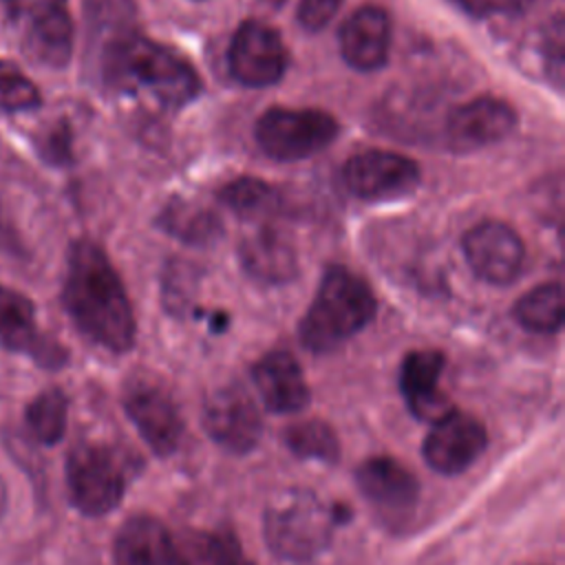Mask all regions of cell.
Returning <instances> with one entry per match:
<instances>
[{
    "label": "cell",
    "instance_id": "1",
    "mask_svg": "<svg viewBox=\"0 0 565 565\" xmlns=\"http://www.w3.org/2000/svg\"><path fill=\"white\" fill-rule=\"evenodd\" d=\"M62 302L90 342L113 353L135 344L137 322L124 282L106 252L88 238L75 241L68 249Z\"/></svg>",
    "mask_w": 565,
    "mask_h": 565
},
{
    "label": "cell",
    "instance_id": "2",
    "mask_svg": "<svg viewBox=\"0 0 565 565\" xmlns=\"http://www.w3.org/2000/svg\"><path fill=\"white\" fill-rule=\"evenodd\" d=\"M99 82L115 93L148 97L161 108L179 110L201 90L190 62L174 49L159 44L137 29L119 33L93 49Z\"/></svg>",
    "mask_w": 565,
    "mask_h": 565
},
{
    "label": "cell",
    "instance_id": "3",
    "mask_svg": "<svg viewBox=\"0 0 565 565\" xmlns=\"http://www.w3.org/2000/svg\"><path fill=\"white\" fill-rule=\"evenodd\" d=\"M375 296L364 278L342 265L324 271L298 324V338L313 353H329L360 333L375 316Z\"/></svg>",
    "mask_w": 565,
    "mask_h": 565
},
{
    "label": "cell",
    "instance_id": "4",
    "mask_svg": "<svg viewBox=\"0 0 565 565\" xmlns=\"http://www.w3.org/2000/svg\"><path fill=\"white\" fill-rule=\"evenodd\" d=\"M335 527L331 505L305 488L278 492L263 512L265 543L278 558L291 563L316 561L331 545Z\"/></svg>",
    "mask_w": 565,
    "mask_h": 565
},
{
    "label": "cell",
    "instance_id": "5",
    "mask_svg": "<svg viewBox=\"0 0 565 565\" xmlns=\"http://www.w3.org/2000/svg\"><path fill=\"white\" fill-rule=\"evenodd\" d=\"M68 499L86 516L113 512L126 490V461L119 450L99 441H79L66 457Z\"/></svg>",
    "mask_w": 565,
    "mask_h": 565
},
{
    "label": "cell",
    "instance_id": "6",
    "mask_svg": "<svg viewBox=\"0 0 565 565\" xmlns=\"http://www.w3.org/2000/svg\"><path fill=\"white\" fill-rule=\"evenodd\" d=\"M254 137L267 157L298 161L324 150L338 137V124L318 108L276 106L258 117Z\"/></svg>",
    "mask_w": 565,
    "mask_h": 565
},
{
    "label": "cell",
    "instance_id": "7",
    "mask_svg": "<svg viewBox=\"0 0 565 565\" xmlns=\"http://www.w3.org/2000/svg\"><path fill=\"white\" fill-rule=\"evenodd\" d=\"M124 411L154 455H172L183 437V417L172 393L154 377L137 375L124 388Z\"/></svg>",
    "mask_w": 565,
    "mask_h": 565
},
{
    "label": "cell",
    "instance_id": "8",
    "mask_svg": "<svg viewBox=\"0 0 565 565\" xmlns=\"http://www.w3.org/2000/svg\"><path fill=\"white\" fill-rule=\"evenodd\" d=\"M287 46L282 38L260 20H245L232 35L227 68L232 77L249 88L276 84L287 71Z\"/></svg>",
    "mask_w": 565,
    "mask_h": 565
},
{
    "label": "cell",
    "instance_id": "9",
    "mask_svg": "<svg viewBox=\"0 0 565 565\" xmlns=\"http://www.w3.org/2000/svg\"><path fill=\"white\" fill-rule=\"evenodd\" d=\"M355 483L366 503L391 527L404 525L417 508L419 481L393 457L380 455L364 459L355 470Z\"/></svg>",
    "mask_w": 565,
    "mask_h": 565
},
{
    "label": "cell",
    "instance_id": "10",
    "mask_svg": "<svg viewBox=\"0 0 565 565\" xmlns=\"http://www.w3.org/2000/svg\"><path fill=\"white\" fill-rule=\"evenodd\" d=\"M349 192L364 201H393L419 185V168L413 159L388 150H364L353 154L344 170Z\"/></svg>",
    "mask_w": 565,
    "mask_h": 565
},
{
    "label": "cell",
    "instance_id": "11",
    "mask_svg": "<svg viewBox=\"0 0 565 565\" xmlns=\"http://www.w3.org/2000/svg\"><path fill=\"white\" fill-rule=\"evenodd\" d=\"M201 424L212 441L236 455L254 450L263 435L260 411L241 386L214 391L203 406Z\"/></svg>",
    "mask_w": 565,
    "mask_h": 565
},
{
    "label": "cell",
    "instance_id": "12",
    "mask_svg": "<svg viewBox=\"0 0 565 565\" xmlns=\"http://www.w3.org/2000/svg\"><path fill=\"white\" fill-rule=\"evenodd\" d=\"M486 446L488 433L483 424L452 408L448 415L433 422L422 444V455L435 472L455 477L466 472L481 457Z\"/></svg>",
    "mask_w": 565,
    "mask_h": 565
},
{
    "label": "cell",
    "instance_id": "13",
    "mask_svg": "<svg viewBox=\"0 0 565 565\" xmlns=\"http://www.w3.org/2000/svg\"><path fill=\"white\" fill-rule=\"evenodd\" d=\"M461 245L470 269L490 285H510L523 267V241L501 221H483L470 227Z\"/></svg>",
    "mask_w": 565,
    "mask_h": 565
},
{
    "label": "cell",
    "instance_id": "14",
    "mask_svg": "<svg viewBox=\"0 0 565 565\" xmlns=\"http://www.w3.org/2000/svg\"><path fill=\"white\" fill-rule=\"evenodd\" d=\"M0 344L13 353H26L42 369L66 364V349L38 331L33 302L13 287L0 285Z\"/></svg>",
    "mask_w": 565,
    "mask_h": 565
},
{
    "label": "cell",
    "instance_id": "15",
    "mask_svg": "<svg viewBox=\"0 0 565 565\" xmlns=\"http://www.w3.org/2000/svg\"><path fill=\"white\" fill-rule=\"evenodd\" d=\"M516 126L514 108L499 97H475L448 113L446 135L455 150H477L503 141Z\"/></svg>",
    "mask_w": 565,
    "mask_h": 565
},
{
    "label": "cell",
    "instance_id": "16",
    "mask_svg": "<svg viewBox=\"0 0 565 565\" xmlns=\"http://www.w3.org/2000/svg\"><path fill=\"white\" fill-rule=\"evenodd\" d=\"M444 364V353L437 349H417L402 360L399 391L408 411L422 422L433 424L452 411L448 395L439 388Z\"/></svg>",
    "mask_w": 565,
    "mask_h": 565
},
{
    "label": "cell",
    "instance_id": "17",
    "mask_svg": "<svg viewBox=\"0 0 565 565\" xmlns=\"http://www.w3.org/2000/svg\"><path fill=\"white\" fill-rule=\"evenodd\" d=\"M391 49V20L382 7H360L340 26V53L355 71H377Z\"/></svg>",
    "mask_w": 565,
    "mask_h": 565
},
{
    "label": "cell",
    "instance_id": "18",
    "mask_svg": "<svg viewBox=\"0 0 565 565\" xmlns=\"http://www.w3.org/2000/svg\"><path fill=\"white\" fill-rule=\"evenodd\" d=\"M115 565H188L170 532L148 514L124 521L113 545Z\"/></svg>",
    "mask_w": 565,
    "mask_h": 565
},
{
    "label": "cell",
    "instance_id": "19",
    "mask_svg": "<svg viewBox=\"0 0 565 565\" xmlns=\"http://www.w3.org/2000/svg\"><path fill=\"white\" fill-rule=\"evenodd\" d=\"M254 386L271 413H298L309 404V386L298 360L287 351H269L252 366Z\"/></svg>",
    "mask_w": 565,
    "mask_h": 565
},
{
    "label": "cell",
    "instance_id": "20",
    "mask_svg": "<svg viewBox=\"0 0 565 565\" xmlns=\"http://www.w3.org/2000/svg\"><path fill=\"white\" fill-rule=\"evenodd\" d=\"M238 260L245 274L263 285H282L298 271L294 243L274 227H260L247 234L241 241Z\"/></svg>",
    "mask_w": 565,
    "mask_h": 565
},
{
    "label": "cell",
    "instance_id": "21",
    "mask_svg": "<svg viewBox=\"0 0 565 565\" xmlns=\"http://www.w3.org/2000/svg\"><path fill=\"white\" fill-rule=\"evenodd\" d=\"M22 33V51L42 66L62 68L68 64L73 53V20L66 11L53 9L29 20Z\"/></svg>",
    "mask_w": 565,
    "mask_h": 565
},
{
    "label": "cell",
    "instance_id": "22",
    "mask_svg": "<svg viewBox=\"0 0 565 565\" xmlns=\"http://www.w3.org/2000/svg\"><path fill=\"white\" fill-rule=\"evenodd\" d=\"M157 223L163 232L190 245L212 243L221 234V218L216 216V212L185 199L170 201L161 210Z\"/></svg>",
    "mask_w": 565,
    "mask_h": 565
},
{
    "label": "cell",
    "instance_id": "23",
    "mask_svg": "<svg viewBox=\"0 0 565 565\" xmlns=\"http://www.w3.org/2000/svg\"><path fill=\"white\" fill-rule=\"evenodd\" d=\"M218 199L243 218H269L282 212V194L271 183L256 177H238L225 183Z\"/></svg>",
    "mask_w": 565,
    "mask_h": 565
},
{
    "label": "cell",
    "instance_id": "24",
    "mask_svg": "<svg viewBox=\"0 0 565 565\" xmlns=\"http://www.w3.org/2000/svg\"><path fill=\"white\" fill-rule=\"evenodd\" d=\"M68 399L62 388L49 386L40 391L24 411V424L31 437L44 446H55L66 433Z\"/></svg>",
    "mask_w": 565,
    "mask_h": 565
},
{
    "label": "cell",
    "instance_id": "25",
    "mask_svg": "<svg viewBox=\"0 0 565 565\" xmlns=\"http://www.w3.org/2000/svg\"><path fill=\"white\" fill-rule=\"evenodd\" d=\"M514 318L530 331L556 333L563 327V289L558 282H545L527 291L514 305Z\"/></svg>",
    "mask_w": 565,
    "mask_h": 565
},
{
    "label": "cell",
    "instance_id": "26",
    "mask_svg": "<svg viewBox=\"0 0 565 565\" xmlns=\"http://www.w3.org/2000/svg\"><path fill=\"white\" fill-rule=\"evenodd\" d=\"M285 446L298 459H313L322 463H338L340 459V441L335 430L322 419H302L287 426L282 433Z\"/></svg>",
    "mask_w": 565,
    "mask_h": 565
},
{
    "label": "cell",
    "instance_id": "27",
    "mask_svg": "<svg viewBox=\"0 0 565 565\" xmlns=\"http://www.w3.org/2000/svg\"><path fill=\"white\" fill-rule=\"evenodd\" d=\"M84 18L90 51L106 40L135 29V0H84Z\"/></svg>",
    "mask_w": 565,
    "mask_h": 565
},
{
    "label": "cell",
    "instance_id": "28",
    "mask_svg": "<svg viewBox=\"0 0 565 565\" xmlns=\"http://www.w3.org/2000/svg\"><path fill=\"white\" fill-rule=\"evenodd\" d=\"M42 104L38 86L11 62L0 57V110H33Z\"/></svg>",
    "mask_w": 565,
    "mask_h": 565
},
{
    "label": "cell",
    "instance_id": "29",
    "mask_svg": "<svg viewBox=\"0 0 565 565\" xmlns=\"http://www.w3.org/2000/svg\"><path fill=\"white\" fill-rule=\"evenodd\" d=\"M203 558L207 565H254L245 554L243 547L232 530H216L203 536L201 543Z\"/></svg>",
    "mask_w": 565,
    "mask_h": 565
},
{
    "label": "cell",
    "instance_id": "30",
    "mask_svg": "<svg viewBox=\"0 0 565 565\" xmlns=\"http://www.w3.org/2000/svg\"><path fill=\"white\" fill-rule=\"evenodd\" d=\"M35 148L40 157L51 166H68L73 161V130L60 119L40 132Z\"/></svg>",
    "mask_w": 565,
    "mask_h": 565
},
{
    "label": "cell",
    "instance_id": "31",
    "mask_svg": "<svg viewBox=\"0 0 565 565\" xmlns=\"http://www.w3.org/2000/svg\"><path fill=\"white\" fill-rule=\"evenodd\" d=\"M450 2L475 18L519 15L532 4V0H450Z\"/></svg>",
    "mask_w": 565,
    "mask_h": 565
},
{
    "label": "cell",
    "instance_id": "32",
    "mask_svg": "<svg viewBox=\"0 0 565 565\" xmlns=\"http://www.w3.org/2000/svg\"><path fill=\"white\" fill-rule=\"evenodd\" d=\"M342 2L344 0H300L298 22L307 31H320L335 18Z\"/></svg>",
    "mask_w": 565,
    "mask_h": 565
},
{
    "label": "cell",
    "instance_id": "33",
    "mask_svg": "<svg viewBox=\"0 0 565 565\" xmlns=\"http://www.w3.org/2000/svg\"><path fill=\"white\" fill-rule=\"evenodd\" d=\"M545 60H547V73L558 84L563 77V20L556 13L554 22L547 26V38L543 42Z\"/></svg>",
    "mask_w": 565,
    "mask_h": 565
},
{
    "label": "cell",
    "instance_id": "34",
    "mask_svg": "<svg viewBox=\"0 0 565 565\" xmlns=\"http://www.w3.org/2000/svg\"><path fill=\"white\" fill-rule=\"evenodd\" d=\"M9 15L20 22V24H26L29 20L42 15V13H49L53 9H62L66 7V0H2Z\"/></svg>",
    "mask_w": 565,
    "mask_h": 565
},
{
    "label": "cell",
    "instance_id": "35",
    "mask_svg": "<svg viewBox=\"0 0 565 565\" xmlns=\"http://www.w3.org/2000/svg\"><path fill=\"white\" fill-rule=\"evenodd\" d=\"M0 245L11 252V254H22V245H20V236L18 232L13 230L7 212H4V205H2V199H0Z\"/></svg>",
    "mask_w": 565,
    "mask_h": 565
},
{
    "label": "cell",
    "instance_id": "36",
    "mask_svg": "<svg viewBox=\"0 0 565 565\" xmlns=\"http://www.w3.org/2000/svg\"><path fill=\"white\" fill-rule=\"evenodd\" d=\"M7 501H9L7 483H4V479L0 477V519H2V516H4V512H7Z\"/></svg>",
    "mask_w": 565,
    "mask_h": 565
},
{
    "label": "cell",
    "instance_id": "37",
    "mask_svg": "<svg viewBox=\"0 0 565 565\" xmlns=\"http://www.w3.org/2000/svg\"><path fill=\"white\" fill-rule=\"evenodd\" d=\"M263 2H267V4H271V7H280V4L287 2V0H263Z\"/></svg>",
    "mask_w": 565,
    "mask_h": 565
}]
</instances>
